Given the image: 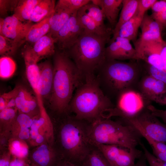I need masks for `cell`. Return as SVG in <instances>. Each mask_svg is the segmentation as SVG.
Instances as JSON below:
<instances>
[{
  "label": "cell",
  "mask_w": 166,
  "mask_h": 166,
  "mask_svg": "<svg viewBox=\"0 0 166 166\" xmlns=\"http://www.w3.org/2000/svg\"><path fill=\"white\" fill-rule=\"evenodd\" d=\"M55 166H80L63 159Z\"/></svg>",
  "instance_id": "cell-52"
},
{
  "label": "cell",
  "mask_w": 166,
  "mask_h": 166,
  "mask_svg": "<svg viewBox=\"0 0 166 166\" xmlns=\"http://www.w3.org/2000/svg\"><path fill=\"white\" fill-rule=\"evenodd\" d=\"M156 0H138L136 13L144 17L147 11L151 8Z\"/></svg>",
  "instance_id": "cell-41"
},
{
  "label": "cell",
  "mask_w": 166,
  "mask_h": 166,
  "mask_svg": "<svg viewBox=\"0 0 166 166\" xmlns=\"http://www.w3.org/2000/svg\"></svg>",
  "instance_id": "cell-55"
},
{
  "label": "cell",
  "mask_w": 166,
  "mask_h": 166,
  "mask_svg": "<svg viewBox=\"0 0 166 166\" xmlns=\"http://www.w3.org/2000/svg\"><path fill=\"white\" fill-rule=\"evenodd\" d=\"M146 160L144 153L139 159L134 166H147Z\"/></svg>",
  "instance_id": "cell-50"
},
{
  "label": "cell",
  "mask_w": 166,
  "mask_h": 166,
  "mask_svg": "<svg viewBox=\"0 0 166 166\" xmlns=\"http://www.w3.org/2000/svg\"><path fill=\"white\" fill-rule=\"evenodd\" d=\"M81 166H111L101 152L94 146Z\"/></svg>",
  "instance_id": "cell-29"
},
{
  "label": "cell",
  "mask_w": 166,
  "mask_h": 166,
  "mask_svg": "<svg viewBox=\"0 0 166 166\" xmlns=\"http://www.w3.org/2000/svg\"><path fill=\"white\" fill-rule=\"evenodd\" d=\"M110 38L84 31L66 53L83 74L94 73L106 61L105 45Z\"/></svg>",
  "instance_id": "cell-4"
},
{
  "label": "cell",
  "mask_w": 166,
  "mask_h": 166,
  "mask_svg": "<svg viewBox=\"0 0 166 166\" xmlns=\"http://www.w3.org/2000/svg\"><path fill=\"white\" fill-rule=\"evenodd\" d=\"M33 119L30 115L20 113L17 116L15 121L19 125L20 128H29L31 127Z\"/></svg>",
  "instance_id": "cell-40"
},
{
  "label": "cell",
  "mask_w": 166,
  "mask_h": 166,
  "mask_svg": "<svg viewBox=\"0 0 166 166\" xmlns=\"http://www.w3.org/2000/svg\"><path fill=\"white\" fill-rule=\"evenodd\" d=\"M9 166H29L24 159L16 157L10 160Z\"/></svg>",
  "instance_id": "cell-46"
},
{
  "label": "cell",
  "mask_w": 166,
  "mask_h": 166,
  "mask_svg": "<svg viewBox=\"0 0 166 166\" xmlns=\"http://www.w3.org/2000/svg\"><path fill=\"white\" fill-rule=\"evenodd\" d=\"M73 14L55 7L49 21L50 29L49 33L50 35L54 38Z\"/></svg>",
  "instance_id": "cell-26"
},
{
  "label": "cell",
  "mask_w": 166,
  "mask_h": 166,
  "mask_svg": "<svg viewBox=\"0 0 166 166\" xmlns=\"http://www.w3.org/2000/svg\"><path fill=\"white\" fill-rule=\"evenodd\" d=\"M16 69V64L10 57L2 56L0 58V77L2 79L11 77Z\"/></svg>",
  "instance_id": "cell-31"
},
{
  "label": "cell",
  "mask_w": 166,
  "mask_h": 166,
  "mask_svg": "<svg viewBox=\"0 0 166 166\" xmlns=\"http://www.w3.org/2000/svg\"><path fill=\"white\" fill-rule=\"evenodd\" d=\"M10 150L12 154L16 157L23 159L28 154V149L18 140H14L11 144Z\"/></svg>",
  "instance_id": "cell-34"
},
{
  "label": "cell",
  "mask_w": 166,
  "mask_h": 166,
  "mask_svg": "<svg viewBox=\"0 0 166 166\" xmlns=\"http://www.w3.org/2000/svg\"><path fill=\"white\" fill-rule=\"evenodd\" d=\"M54 55L53 87L49 101L52 109L63 116L69 112L73 93L83 81L85 75L66 53L57 52Z\"/></svg>",
  "instance_id": "cell-3"
},
{
  "label": "cell",
  "mask_w": 166,
  "mask_h": 166,
  "mask_svg": "<svg viewBox=\"0 0 166 166\" xmlns=\"http://www.w3.org/2000/svg\"><path fill=\"white\" fill-rule=\"evenodd\" d=\"M24 42H19L6 38L0 35V55L10 57Z\"/></svg>",
  "instance_id": "cell-30"
},
{
  "label": "cell",
  "mask_w": 166,
  "mask_h": 166,
  "mask_svg": "<svg viewBox=\"0 0 166 166\" xmlns=\"http://www.w3.org/2000/svg\"><path fill=\"white\" fill-rule=\"evenodd\" d=\"M44 140L43 137L41 135L39 134L37 136L35 140L37 143L40 144L43 142Z\"/></svg>",
  "instance_id": "cell-53"
},
{
  "label": "cell",
  "mask_w": 166,
  "mask_h": 166,
  "mask_svg": "<svg viewBox=\"0 0 166 166\" xmlns=\"http://www.w3.org/2000/svg\"><path fill=\"white\" fill-rule=\"evenodd\" d=\"M114 107L103 92L97 76L89 73L85 75L83 81L76 89L69 110L77 118L92 123L108 118Z\"/></svg>",
  "instance_id": "cell-2"
},
{
  "label": "cell",
  "mask_w": 166,
  "mask_h": 166,
  "mask_svg": "<svg viewBox=\"0 0 166 166\" xmlns=\"http://www.w3.org/2000/svg\"><path fill=\"white\" fill-rule=\"evenodd\" d=\"M103 153L111 166H134L143 154L136 148L129 149L115 145L93 144Z\"/></svg>",
  "instance_id": "cell-9"
},
{
  "label": "cell",
  "mask_w": 166,
  "mask_h": 166,
  "mask_svg": "<svg viewBox=\"0 0 166 166\" xmlns=\"http://www.w3.org/2000/svg\"><path fill=\"white\" fill-rule=\"evenodd\" d=\"M26 66L27 78L33 89L38 102L42 101L38 90V85L40 77V71L38 64L37 58L32 53L30 46H26L22 52Z\"/></svg>",
  "instance_id": "cell-14"
},
{
  "label": "cell",
  "mask_w": 166,
  "mask_h": 166,
  "mask_svg": "<svg viewBox=\"0 0 166 166\" xmlns=\"http://www.w3.org/2000/svg\"><path fill=\"white\" fill-rule=\"evenodd\" d=\"M16 107L5 108L0 111L1 121L5 122H13L16 116Z\"/></svg>",
  "instance_id": "cell-36"
},
{
  "label": "cell",
  "mask_w": 166,
  "mask_h": 166,
  "mask_svg": "<svg viewBox=\"0 0 166 166\" xmlns=\"http://www.w3.org/2000/svg\"><path fill=\"white\" fill-rule=\"evenodd\" d=\"M18 85L16 86L10 92L4 93L0 97V110L5 109L8 102L17 95L18 91Z\"/></svg>",
  "instance_id": "cell-39"
},
{
  "label": "cell",
  "mask_w": 166,
  "mask_h": 166,
  "mask_svg": "<svg viewBox=\"0 0 166 166\" xmlns=\"http://www.w3.org/2000/svg\"><path fill=\"white\" fill-rule=\"evenodd\" d=\"M148 141L151 146L152 151H157L166 154V144L155 140L143 133H140Z\"/></svg>",
  "instance_id": "cell-38"
},
{
  "label": "cell",
  "mask_w": 166,
  "mask_h": 166,
  "mask_svg": "<svg viewBox=\"0 0 166 166\" xmlns=\"http://www.w3.org/2000/svg\"><path fill=\"white\" fill-rule=\"evenodd\" d=\"M143 17L136 12L131 18L121 26L117 34L111 39L119 37L126 38L130 41H135Z\"/></svg>",
  "instance_id": "cell-21"
},
{
  "label": "cell",
  "mask_w": 166,
  "mask_h": 166,
  "mask_svg": "<svg viewBox=\"0 0 166 166\" xmlns=\"http://www.w3.org/2000/svg\"><path fill=\"white\" fill-rule=\"evenodd\" d=\"M91 2L98 6L110 24L115 27L123 0H92Z\"/></svg>",
  "instance_id": "cell-20"
},
{
  "label": "cell",
  "mask_w": 166,
  "mask_h": 166,
  "mask_svg": "<svg viewBox=\"0 0 166 166\" xmlns=\"http://www.w3.org/2000/svg\"><path fill=\"white\" fill-rule=\"evenodd\" d=\"M77 16L84 31L85 32L107 37H110L111 33L113 34L111 29L105 30L101 28L81 8L77 11Z\"/></svg>",
  "instance_id": "cell-22"
},
{
  "label": "cell",
  "mask_w": 166,
  "mask_h": 166,
  "mask_svg": "<svg viewBox=\"0 0 166 166\" xmlns=\"http://www.w3.org/2000/svg\"><path fill=\"white\" fill-rule=\"evenodd\" d=\"M109 43L105 48L106 60H137L136 50L128 39L117 37L111 39Z\"/></svg>",
  "instance_id": "cell-13"
},
{
  "label": "cell",
  "mask_w": 166,
  "mask_h": 166,
  "mask_svg": "<svg viewBox=\"0 0 166 166\" xmlns=\"http://www.w3.org/2000/svg\"><path fill=\"white\" fill-rule=\"evenodd\" d=\"M30 131L28 128H20L18 137L21 139H27L30 137Z\"/></svg>",
  "instance_id": "cell-47"
},
{
  "label": "cell",
  "mask_w": 166,
  "mask_h": 166,
  "mask_svg": "<svg viewBox=\"0 0 166 166\" xmlns=\"http://www.w3.org/2000/svg\"><path fill=\"white\" fill-rule=\"evenodd\" d=\"M54 38L48 33L34 44L30 49L38 62L41 60L54 55L55 53Z\"/></svg>",
  "instance_id": "cell-19"
},
{
  "label": "cell",
  "mask_w": 166,
  "mask_h": 166,
  "mask_svg": "<svg viewBox=\"0 0 166 166\" xmlns=\"http://www.w3.org/2000/svg\"><path fill=\"white\" fill-rule=\"evenodd\" d=\"M33 23L24 22L14 15L0 18V35L19 42H24Z\"/></svg>",
  "instance_id": "cell-11"
},
{
  "label": "cell",
  "mask_w": 166,
  "mask_h": 166,
  "mask_svg": "<svg viewBox=\"0 0 166 166\" xmlns=\"http://www.w3.org/2000/svg\"><path fill=\"white\" fill-rule=\"evenodd\" d=\"M165 44V41L160 42L151 41L134 45L137 60H143L146 63L164 70L161 54Z\"/></svg>",
  "instance_id": "cell-12"
},
{
  "label": "cell",
  "mask_w": 166,
  "mask_h": 166,
  "mask_svg": "<svg viewBox=\"0 0 166 166\" xmlns=\"http://www.w3.org/2000/svg\"><path fill=\"white\" fill-rule=\"evenodd\" d=\"M136 63L117 60H107L98 70L101 86L119 95L128 90L135 83L140 72Z\"/></svg>",
  "instance_id": "cell-6"
},
{
  "label": "cell",
  "mask_w": 166,
  "mask_h": 166,
  "mask_svg": "<svg viewBox=\"0 0 166 166\" xmlns=\"http://www.w3.org/2000/svg\"><path fill=\"white\" fill-rule=\"evenodd\" d=\"M73 14L59 31L54 38L59 49L68 50L76 42L84 32L77 16Z\"/></svg>",
  "instance_id": "cell-10"
},
{
  "label": "cell",
  "mask_w": 166,
  "mask_h": 166,
  "mask_svg": "<svg viewBox=\"0 0 166 166\" xmlns=\"http://www.w3.org/2000/svg\"><path fill=\"white\" fill-rule=\"evenodd\" d=\"M140 145L143 150V153L150 166H166V162L160 160L152 154L143 143L141 142Z\"/></svg>",
  "instance_id": "cell-35"
},
{
  "label": "cell",
  "mask_w": 166,
  "mask_h": 166,
  "mask_svg": "<svg viewBox=\"0 0 166 166\" xmlns=\"http://www.w3.org/2000/svg\"><path fill=\"white\" fill-rule=\"evenodd\" d=\"M53 128V146L62 158L81 166L94 146L90 140V123L66 114Z\"/></svg>",
  "instance_id": "cell-1"
},
{
  "label": "cell",
  "mask_w": 166,
  "mask_h": 166,
  "mask_svg": "<svg viewBox=\"0 0 166 166\" xmlns=\"http://www.w3.org/2000/svg\"><path fill=\"white\" fill-rule=\"evenodd\" d=\"M165 1H166V0H165Z\"/></svg>",
  "instance_id": "cell-54"
},
{
  "label": "cell",
  "mask_w": 166,
  "mask_h": 166,
  "mask_svg": "<svg viewBox=\"0 0 166 166\" xmlns=\"http://www.w3.org/2000/svg\"><path fill=\"white\" fill-rule=\"evenodd\" d=\"M52 15L33 24L27 34L26 41L34 44L39 39L49 33L50 29L49 21Z\"/></svg>",
  "instance_id": "cell-27"
},
{
  "label": "cell",
  "mask_w": 166,
  "mask_h": 166,
  "mask_svg": "<svg viewBox=\"0 0 166 166\" xmlns=\"http://www.w3.org/2000/svg\"><path fill=\"white\" fill-rule=\"evenodd\" d=\"M143 97L135 91L128 90L119 95L116 107L110 111L109 118L118 116L121 118L134 117L146 108Z\"/></svg>",
  "instance_id": "cell-8"
},
{
  "label": "cell",
  "mask_w": 166,
  "mask_h": 166,
  "mask_svg": "<svg viewBox=\"0 0 166 166\" xmlns=\"http://www.w3.org/2000/svg\"><path fill=\"white\" fill-rule=\"evenodd\" d=\"M81 8L102 29L108 30L111 29L107 27L104 24L105 17L101 9L91 1Z\"/></svg>",
  "instance_id": "cell-28"
},
{
  "label": "cell",
  "mask_w": 166,
  "mask_h": 166,
  "mask_svg": "<svg viewBox=\"0 0 166 166\" xmlns=\"http://www.w3.org/2000/svg\"><path fill=\"white\" fill-rule=\"evenodd\" d=\"M151 16L160 25L162 30L166 27V11L152 12Z\"/></svg>",
  "instance_id": "cell-43"
},
{
  "label": "cell",
  "mask_w": 166,
  "mask_h": 166,
  "mask_svg": "<svg viewBox=\"0 0 166 166\" xmlns=\"http://www.w3.org/2000/svg\"><path fill=\"white\" fill-rule=\"evenodd\" d=\"M121 121L135 128L156 141L166 143V124L161 122L146 108L132 117L121 118Z\"/></svg>",
  "instance_id": "cell-7"
},
{
  "label": "cell",
  "mask_w": 166,
  "mask_h": 166,
  "mask_svg": "<svg viewBox=\"0 0 166 166\" xmlns=\"http://www.w3.org/2000/svg\"><path fill=\"white\" fill-rule=\"evenodd\" d=\"M41 117L39 118H34L32 124L30 127V135L31 138L33 140H36L39 134V128L45 123L47 118V115L46 114L44 109L41 111Z\"/></svg>",
  "instance_id": "cell-33"
},
{
  "label": "cell",
  "mask_w": 166,
  "mask_h": 166,
  "mask_svg": "<svg viewBox=\"0 0 166 166\" xmlns=\"http://www.w3.org/2000/svg\"><path fill=\"white\" fill-rule=\"evenodd\" d=\"M41 0H16L13 15L22 22H29L34 8Z\"/></svg>",
  "instance_id": "cell-23"
},
{
  "label": "cell",
  "mask_w": 166,
  "mask_h": 166,
  "mask_svg": "<svg viewBox=\"0 0 166 166\" xmlns=\"http://www.w3.org/2000/svg\"><path fill=\"white\" fill-rule=\"evenodd\" d=\"M138 0H123L122 7L119 18L113 30V36L118 32L121 26L129 20L136 12Z\"/></svg>",
  "instance_id": "cell-25"
},
{
  "label": "cell",
  "mask_w": 166,
  "mask_h": 166,
  "mask_svg": "<svg viewBox=\"0 0 166 166\" xmlns=\"http://www.w3.org/2000/svg\"><path fill=\"white\" fill-rule=\"evenodd\" d=\"M10 162L9 156H2L0 159V166H9Z\"/></svg>",
  "instance_id": "cell-49"
},
{
  "label": "cell",
  "mask_w": 166,
  "mask_h": 166,
  "mask_svg": "<svg viewBox=\"0 0 166 166\" xmlns=\"http://www.w3.org/2000/svg\"><path fill=\"white\" fill-rule=\"evenodd\" d=\"M16 0H0L1 17L6 16L10 11H13Z\"/></svg>",
  "instance_id": "cell-42"
},
{
  "label": "cell",
  "mask_w": 166,
  "mask_h": 166,
  "mask_svg": "<svg viewBox=\"0 0 166 166\" xmlns=\"http://www.w3.org/2000/svg\"><path fill=\"white\" fill-rule=\"evenodd\" d=\"M161 56L163 69L166 72V44L162 49Z\"/></svg>",
  "instance_id": "cell-48"
},
{
  "label": "cell",
  "mask_w": 166,
  "mask_h": 166,
  "mask_svg": "<svg viewBox=\"0 0 166 166\" xmlns=\"http://www.w3.org/2000/svg\"><path fill=\"white\" fill-rule=\"evenodd\" d=\"M89 0H59L55 7L72 14L77 11L83 6L90 2Z\"/></svg>",
  "instance_id": "cell-32"
},
{
  "label": "cell",
  "mask_w": 166,
  "mask_h": 166,
  "mask_svg": "<svg viewBox=\"0 0 166 166\" xmlns=\"http://www.w3.org/2000/svg\"><path fill=\"white\" fill-rule=\"evenodd\" d=\"M89 133L93 144L98 143L115 145L130 149L136 148L140 145L142 137L132 126L110 118L101 119L90 123Z\"/></svg>",
  "instance_id": "cell-5"
},
{
  "label": "cell",
  "mask_w": 166,
  "mask_h": 166,
  "mask_svg": "<svg viewBox=\"0 0 166 166\" xmlns=\"http://www.w3.org/2000/svg\"><path fill=\"white\" fill-rule=\"evenodd\" d=\"M146 64V68L149 75L156 79L161 81L166 85V72Z\"/></svg>",
  "instance_id": "cell-37"
},
{
  "label": "cell",
  "mask_w": 166,
  "mask_h": 166,
  "mask_svg": "<svg viewBox=\"0 0 166 166\" xmlns=\"http://www.w3.org/2000/svg\"><path fill=\"white\" fill-rule=\"evenodd\" d=\"M146 109L153 116L161 119L166 124V110L159 109L151 105H148Z\"/></svg>",
  "instance_id": "cell-44"
},
{
  "label": "cell",
  "mask_w": 166,
  "mask_h": 166,
  "mask_svg": "<svg viewBox=\"0 0 166 166\" xmlns=\"http://www.w3.org/2000/svg\"><path fill=\"white\" fill-rule=\"evenodd\" d=\"M16 107L20 113L31 115L39 107L36 97L33 96L26 88L18 85V93L15 98Z\"/></svg>",
  "instance_id": "cell-18"
},
{
  "label": "cell",
  "mask_w": 166,
  "mask_h": 166,
  "mask_svg": "<svg viewBox=\"0 0 166 166\" xmlns=\"http://www.w3.org/2000/svg\"><path fill=\"white\" fill-rule=\"evenodd\" d=\"M151 9L152 12H159L166 11V1L165 0L156 1L154 4Z\"/></svg>",
  "instance_id": "cell-45"
},
{
  "label": "cell",
  "mask_w": 166,
  "mask_h": 166,
  "mask_svg": "<svg viewBox=\"0 0 166 166\" xmlns=\"http://www.w3.org/2000/svg\"><path fill=\"white\" fill-rule=\"evenodd\" d=\"M140 27L141 30V34L139 38L135 41L134 45L151 41L160 42H164L165 41L161 37L162 29L151 15L146 13L145 14Z\"/></svg>",
  "instance_id": "cell-16"
},
{
  "label": "cell",
  "mask_w": 166,
  "mask_h": 166,
  "mask_svg": "<svg viewBox=\"0 0 166 166\" xmlns=\"http://www.w3.org/2000/svg\"><path fill=\"white\" fill-rule=\"evenodd\" d=\"M63 159L53 145L50 149L43 144L32 153L29 162L33 166H55Z\"/></svg>",
  "instance_id": "cell-15"
},
{
  "label": "cell",
  "mask_w": 166,
  "mask_h": 166,
  "mask_svg": "<svg viewBox=\"0 0 166 166\" xmlns=\"http://www.w3.org/2000/svg\"><path fill=\"white\" fill-rule=\"evenodd\" d=\"M40 77L38 85L39 93L42 99H49L53 87V68L50 62L46 61L38 64Z\"/></svg>",
  "instance_id": "cell-17"
},
{
  "label": "cell",
  "mask_w": 166,
  "mask_h": 166,
  "mask_svg": "<svg viewBox=\"0 0 166 166\" xmlns=\"http://www.w3.org/2000/svg\"><path fill=\"white\" fill-rule=\"evenodd\" d=\"M154 101L161 105H166V94L158 97Z\"/></svg>",
  "instance_id": "cell-51"
},
{
  "label": "cell",
  "mask_w": 166,
  "mask_h": 166,
  "mask_svg": "<svg viewBox=\"0 0 166 166\" xmlns=\"http://www.w3.org/2000/svg\"><path fill=\"white\" fill-rule=\"evenodd\" d=\"M55 5V0H41L34 8L29 22L36 23L51 16Z\"/></svg>",
  "instance_id": "cell-24"
}]
</instances>
